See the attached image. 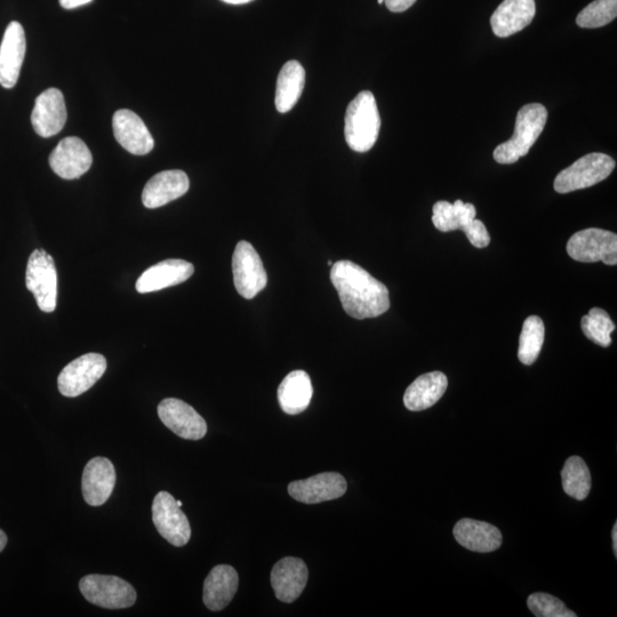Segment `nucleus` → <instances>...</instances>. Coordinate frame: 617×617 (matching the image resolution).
Listing matches in <instances>:
<instances>
[{"mask_svg": "<svg viewBox=\"0 0 617 617\" xmlns=\"http://www.w3.org/2000/svg\"><path fill=\"white\" fill-rule=\"evenodd\" d=\"M581 327L584 335L592 342L604 348L611 346L615 324L605 310L591 309L589 314L582 318Z\"/></svg>", "mask_w": 617, "mask_h": 617, "instance_id": "30", "label": "nucleus"}, {"mask_svg": "<svg viewBox=\"0 0 617 617\" xmlns=\"http://www.w3.org/2000/svg\"><path fill=\"white\" fill-rule=\"evenodd\" d=\"M453 533L462 547L476 552L498 550L503 540L498 527L469 518L461 519Z\"/></svg>", "mask_w": 617, "mask_h": 617, "instance_id": "23", "label": "nucleus"}, {"mask_svg": "<svg viewBox=\"0 0 617 617\" xmlns=\"http://www.w3.org/2000/svg\"><path fill=\"white\" fill-rule=\"evenodd\" d=\"M239 578L234 567L215 566L204 583V604L212 612L224 610L234 599Z\"/></svg>", "mask_w": 617, "mask_h": 617, "instance_id": "22", "label": "nucleus"}, {"mask_svg": "<svg viewBox=\"0 0 617 617\" xmlns=\"http://www.w3.org/2000/svg\"><path fill=\"white\" fill-rule=\"evenodd\" d=\"M152 520L157 531L174 547H184L190 541L188 517L170 493L159 492L152 503Z\"/></svg>", "mask_w": 617, "mask_h": 617, "instance_id": "9", "label": "nucleus"}, {"mask_svg": "<svg viewBox=\"0 0 617 617\" xmlns=\"http://www.w3.org/2000/svg\"><path fill=\"white\" fill-rule=\"evenodd\" d=\"M344 123V136L350 149L367 152L375 146L380 134L381 117L372 92H360L350 102Z\"/></svg>", "mask_w": 617, "mask_h": 617, "instance_id": "2", "label": "nucleus"}, {"mask_svg": "<svg viewBox=\"0 0 617 617\" xmlns=\"http://www.w3.org/2000/svg\"><path fill=\"white\" fill-rule=\"evenodd\" d=\"M386 3L388 10L394 13H402L411 8L416 0H384Z\"/></svg>", "mask_w": 617, "mask_h": 617, "instance_id": "34", "label": "nucleus"}, {"mask_svg": "<svg viewBox=\"0 0 617 617\" xmlns=\"http://www.w3.org/2000/svg\"><path fill=\"white\" fill-rule=\"evenodd\" d=\"M107 371V359L100 354H86L63 368L58 386L61 394L75 398L85 394Z\"/></svg>", "mask_w": 617, "mask_h": 617, "instance_id": "10", "label": "nucleus"}, {"mask_svg": "<svg viewBox=\"0 0 617 617\" xmlns=\"http://www.w3.org/2000/svg\"><path fill=\"white\" fill-rule=\"evenodd\" d=\"M93 157L82 139L76 136L63 139L52 151L50 166L64 180H75L90 170Z\"/></svg>", "mask_w": 617, "mask_h": 617, "instance_id": "13", "label": "nucleus"}, {"mask_svg": "<svg viewBox=\"0 0 617 617\" xmlns=\"http://www.w3.org/2000/svg\"><path fill=\"white\" fill-rule=\"evenodd\" d=\"M328 266L332 267L333 266V262L332 261L328 262Z\"/></svg>", "mask_w": 617, "mask_h": 617, "instance_id": "40", "label": "nucleus"}, {"mask_svg": "<svg viewBox=\"0 0 617 617\" xmlns=\"http://www.w3.org/2000/svg\"><path fill=\"white\" fill-rule=\"evenodd\" d=\"M158 415L168 429L183 439L200 440L207 434L203 416L180 399H164L158 405Z\"/></svg>", "mask_w": 617, "mask_h": 617, "instance_id": "11", "label": "nucleus"}, {"mask_svg": "<svg viewBox=\"0 0 617 617\" xmlns=\"http://www.w3.org/2000/svg\"><path fill=\"white\" fill-rule=\"evenodd\" d=\"M7 544V535L4 531L0 530V552H2Z\"/></svg>", "mask_w": 617, "mask_h": 617, "instance_id": "38", "label": "nucleus"}, {"mask_svg": "<svg viewBox=\"0 0 617 617\" xmlns=\"http://www.w3.org/2000/svg\"><path fill=\"white\" fill-rule=\"evenodd\" d=\"M314 388L307 372L293 371L278 388L279 405L286 414L298 415L310 405Z\"/></svg>", "mask_w": 617, "mask_h": 617, "instance_id": "25", "label": "nucleus"}, {"mask_svg": "<svg viewBox=\"0 0 617 617\" xmlns=\"http://www.w3.org/2000/svg\"><path fill=\"white\" fill-rule=\"evenodd\" d=\"M378 2H379V4L381 5V4H383V3H384V0H378Z\"/></svg>", "mask_w": 617, "mask_h": 617, "instance_id": "41", "label": "nucleus"}, {"mask_svg": "<svg viewBox=\"0 0 617 617\" xmlns=\"http://www.w3.org/2000/svg\"><path fill=\"white\" fill-rule=\"evenodd\" d=\"M615 165V160L611 156L600 152L583 156L557 175L555 190L558 194H570L576 190L595 186L612 174Z\"/></svg>", "mask_w": 617, "mask_h": 617, "instance_id": "4", "label": "nucleus"}, {"mask_svg": "<svg viewBox=\"0 0 617 617\" xmlns=\"http://www.w3.org/2000/svg\"><path fill=\"white\" fill-rule=\"evenodd\" d=\"M222 2L230 5H243L253 2V0H222Z\"/></svg>", "mask_w": 617, "mask_h": 617, "instance_id": "37", "label": "nucleus"}, {"mask_svg": "<svg viewBox=\"0 0 617 617\" xmlns=\"http://www.w3.org/2000/svg\"><path fill=\"white\" fill-rule=\"evenodd\" d=\"M566 250L575 261L617 264V236L611 231L591 228L576 232L568 240Z\"/></svg>", "mask_w": 617, "mask_h": 617, "instance_id": "7", "label": "nucleus"}, {"mask_svg": "<svg viewBox=\"0 0 617 617\" xmlns=\"http://www.w3.org/2000/svg\"><path fill=\"white\" fill-rule=\"evenodd\" d=\"M79 589L87 602L107 610H123L136 602L133 586L118 576L86 575L80 580Z\"/></svg>", "mask_w": 617, "mask_h": 617, "instance_id": "5", "label": "nucleus"}, {"mask_svg": "<svg viewBox=\"0 0 617 617\" xmlns=\"http://www.w3.org/2000/svg\"><path fill=\"white\" fill-rule=\"evenodd\" d=\"M562 480L564 491L571 498L583 501L586 500L591 491V474L580 456H572L565 463L562 470Z\"/></svg>", "mask_w": 617, "mask_h": 617, "instance_id": "28", "label": "nucleus"}, {"mask_svg": "<svg viewBox=\"0 0 617 617\" xmlns=\"http://www.w3.org/2000/svg\"><path fill=\"white\" fill-rule=\"evenodd\" d=\"M467 235L472 246L485 248L491 243V236L482 221L475 219L470 226L463 231Z\"/></svg>", "mask_w": 617, "mask_h": 617, "instance_id": "33", "label": "nucleus"}, {"mask_svg": "<svg viewBox=\"0 0 617 617\" xmlns=\"http://www.w3.org/2000/svg\"><path fill=\"white\" fill-rule=\"evenodd\" d=\"M67 118L66 101L62 92L58 88H48L36 99L31 124L39 136L51 138L63 130Z\"/></svg>", "mask_w": 617, "mask_h": 617, "instance_id": "14", "label": "nucleus"}, {"mask_svg": "<svg viewBox=\"0 0 617 617\" xmlns=\"http://www.w3.org/2000/svg\"><path fill=\"white\" fill-rule=\"evenodd\" d=\"M448 387L446 375L442 372L423 374L407 388L404 404L407 410L421 412L439 402Z\"/></svg>", "mask_w": 617, "mask_h": 617, "instance_id": "24", "label": "nucleus"}, {"mask_svg": "<svg viewBox=\"0 0 617 617\" xmlns=\"http://www.w3.org/2000/svg\"><path fill=\"white\" fill-rule=\"evenodd\" d=\"M26 48L23 27L19 22H11L0 44V85L8 90L18 83Z\"/></svg>", "mask_w": 617, "mask_h": 617, "instance_id": "15", "label": "nucleus"}, {"mask_svg": "<svg viewBox=\"0 0 617 617\" xmlns=\"http://www.w3.org/2000/svg\"><path fill=\"white\" fill-rule=\"evenodd\" d=\"M434 222L436 229L442 232H451L455 230H466L472 221L476 219V207L469 203H463L462 200H456L454 204L438 202L434 206Z\"/></svg>", "mask_w": 617, "mask_h": 617, "instance_id": "27", "label": "nucleus"}, {"mask_svg": "<svg viewBox=\"0 0 617 617\" xmlns=\"http://www.w3.org/2000/svg\"><path fill=\"white\" fill-rule=\"evenodd\" d=\"M26 286L35 295L38 307L44 312H53L58 302V271L54 259L43 248L31 253Z\"/></svg>", "mask_w": 617, "mask_h": 617, "instance_id": "6", "label": "nucleus"}, {"mask_svg": "<svg viewBox=\"0 0 617 617\" xmlns=\"http://www.w3.org/2000/svg\"><path fill=\"white\" fill-rule=\"evenodd\" d=\"M116 485L114 464L106 458H94L86 464L82 479V490L88 506L100 507L106 503Z\"/></svg>", "mask_w": 617, "mask_h": 617, "instance_id": "18", "label": "nucleus"}, {"mask_svg": "<svg viewBox=\"0 0 617 617\" xmlns=\"http://www.w3.org/2000/svg\"><path fill=\"white\" fill-rule=\"evenodd\" d=\"M232 271L237 292L247 300L255 298L267 286L268 276L260 255L248 242L236 246Z\"/></svg>", "mask_w": 617, "mask_h": 617, "instance_id": "8", "label": "nucleus"}, {"mask_svg": "<svg viewBox=\"0 0 617 617\" xmlns=\"http://www.w3.org/2000/svg\"><path fill=\"white\" fill-rule=\"evenodd\" d=\"M195 267L190 262L170 259L159 262L143 272L135 288L141 294L165 290L186 282L194 275Z\"/></svg>", "mask_w": 617, "mask_h": 617, "instance_id": "19", "label": "nucleus"}, {"mask_svg": "<svg viewBox=\"0 0 617 617\" xmlns=\"http://www.w3.org/2000/svg\"><path fill=\"white\" fill-rule=\"evenodd\" d=\"M527 606L530 611L538 617H576V613L568 610L562 600L551 596L549 594H543V592H536L527 599Z\"/></svg>", "mask_w": 617, "mask_h": 617, "instance_id": "32", "label": "nucleus"}, {"mask_svg": "<svg viewBox=\"0 0 617 617\" xmlns=\"http://www.w3.org/2000/svg\"><path fill=\"white\" fill-rule=\"evenodd\" d=\"M546 327L538 316L525 320L522 334L519 338L518 358L524 365L530 366L536 362L544 343Z\"/></svg>", "mask_w": 617, "mask_h": 617, "instance_id": "29", "label": "nucleus"}, {"mask_svg": "<svg viewBox=\"0 0 617 617\" xmlns=\"http://www.w3.org/2000/svg\"><path fill=\"white\" fill-rule=\"evenodd\" d=\"M536 13L535 0H504L491 18L495 36L507 38L530 26Z\"/></svg>", "mask_w": 617, "mask_h": 617, "instance_id": "21", "label": "nucleus"}, {"mask_svg": "<svg viewBox=\"0 0 617 617\" xmlns=\"http://www.w3.org/2000/svg\"><path fill=\"white\" fill-rule=\"evenodd\" d=\"M176 502H178V506L182 508L183 503L181 501H176Z\"/></svg>", "mask_w": 617, "mask_h": 617, "instance_id": "39", "label": "nucleus"}, {"mask_svg": "<svg viewBox=\"0 0 617 617\" xmlns=\"http://www.w3.org/2000/svg\"><path fill=\"white\" fill-rule=\"evenodd\" d=\"M308 578V567L302 559L286 557L272 568V589L280 602L291 604L301 596Z\"/></svg>", "mask_w": 617, "mask_h": 617, "instance_id": "17", "label": "nucleus"}, {"mask_svg": "<svg viewBox=\"0 0 617 617\" xmlns=\"http://www.w3.org/2000/svg\"><path fill=\"white\" fill-rule=\"evenodd\" d=\"M548 120V110L540 103L526 104L518 111L515 133L512 138L500 144L493 152L499 164H515L528 154L538 141Z\"/></svg>", "mask_w": 617, "mask_h": 617, "instance_id": "3", "label": "nucleus"}, {"mask_svg": "<svg viewBox=\"0 0 617 617\" xmlns=\"http://www.w3.org/2000/svg\"><path fill=\"white\" fill-rule=\"evenodd\" d=\"M612 538H613L614 554H615V556H617V523H615V525L613 527Z\"/></svg>", "mask_w": 617, "mask_h": 617, "instance_id": "36", "label": "nucleus"}, {"mask_svg": "<svg viewBox=\"0 0 617 617\" xmlns=\"http://www.w3.org/2000/svg\"><path fill=\"white\" fill-rule=\"evenodd\" d=\"M617 15V0H595L576 18L581 28L596 29L607 26Z\"/></svg>", "mask_w": 617, "mask_h": 617, "instance_id": "31", "label": "nucleus"}, {"mask_svg": "<svg viewBox=\"0 0 617 617\" xmlns=\"http://www.w3.org/2000/svg\"><path fill=\"white\" fill-rule=\"evenodd\" d=\"M190 187L188 175L183 171H164L152 176L142 192V203L150 210L165 206L186 195Z\"/></svg>", "mask_w": 617, "mask_h": 617, "instance_id": "20", "label": "nucleus"}, {"mask_svg": "<svg viewBox=\"0 0 617 617\" xmlns=\"http://www.w3.org/2000/svg\"><path fill=\"white\" fill-rule=\"evenodd\" d=\"M115 138L125 150L136 156L148 155L155 141L143 120L135 112L118 110L112 118Z\"/></svg>", "mask_w": 617, "mask_h": 617, "instance_id": "16", "label": "nucleus"}, {"mask_svg": "<svg viewBox=\"0 0 617 617\" xmlns=\"http://www.w3.org/2000/svg\"><path fill=\"white\" fill-rule=\"evenodd\" d=\"M348 490L347 480L336 472H324L288 485V493L296 501L317 504L341 498Z\"/></svg>", "mask_w": 617, "mask_h": 617, "instance_id": "12", "label": "nucleus"}, {"mask_svg": "<svg viewBox=\"0 0 617 617\" xmlns=\"http://www.w3.org/2000/svg\"><path fill=\"white\" fill-rule=\"evenodd\" d=\"M331 280L344 311L352 318L379 317L390 308L387 286L354 262L343 260L334 263Z\"/></svg>", "mask_w": 617, "mask_h": 617, "instance_id": "1", "label": "nucleus"}, {"mask_svg": "<svg viewBox=\"0 0 617 617\" xmlns=\"http://www.w3.org/2000/svg\"><path fill=\"white\" fill-rule=\"evenodd\" d=\"M306 70L298 61H288L280 70L276 88V108L280 114L291 111L301 98Z\"/></svg>", "mask_w": 617, "mask_h": 617, "instance_id": "26", "label": "nucleus"}, {"mask_svg": "<svg viewBox=\"0 0 617 617\" xmlns=\"http://www.w3.org/2000/svg\"><path fill=\"white\" fill-rule=\"evenodd\" d=\"M92 0H60V4L66 10H74V8L90 4Z\"/></svg>", "mask_w": 617, "mask_h": 617, "instance_id": "35", "label": "nucleus"}]
</instances>
